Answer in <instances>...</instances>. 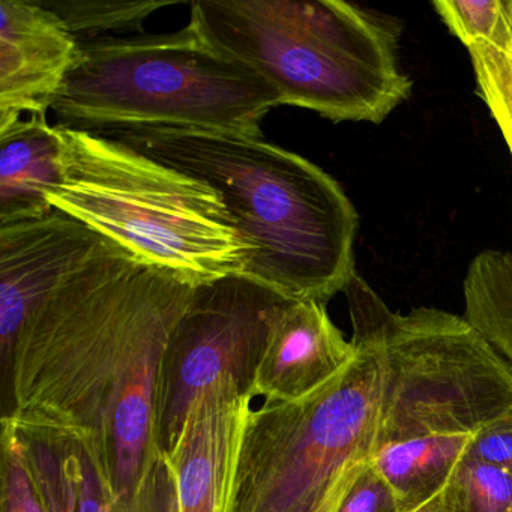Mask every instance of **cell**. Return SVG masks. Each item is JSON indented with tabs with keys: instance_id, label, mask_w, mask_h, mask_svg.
I'll return each mask as SVG.
<instances>
[{
	"instance_id": "11",
	"label": "cell",
	"mask_w": 512,
	"mask_h": 512,
	"mask_svg": "<svg viewBox=\"0 0 512 512\" xmlns=\"http://www.w3.org/2000/svg\"><path fill=\"white\" fill-rule=\"evenodd\" d=\"M79 40L44 2L0 0V128L47 116L79 53Z\"/></svg>"
},
{
	"instance_id": "6",
	"label": "cell",
	"mask_w": 512,
	"mask_h": 512,
	"mask_svg": "<svg viewBox=\"0 0 512 512\" xmlns=\"http://www.w3.org/2000/svg\"><path fill=\"white\" fill-rule=\"evenodd\" d=\"M344 295L352 334L374 347L382 365L376 448L476 434L512 415V368L466 317L433 307L392 311L358 274Z\"/></svg>"
},
{
	"instance_id": "14",
	"label": "cell",
	"mask_w": 512,
	"mask_h": 512,
	"mask_svg": "<svg viewBox=\"0 0 512 512\" xmlns=\"http://www.w3.org/2000/svg\"><path fill=\"white\" fill-rule=\"evenodd\" d=\"M475 434H428L377 446L370 461L394 490L401 511L413 512L448 485Z\"/></svg>"
},
{
	"instance_id": "19",
	"label": "cell",
	"mask_w": 512,
	"mask_h": 512,
	"mask_svg": "<svg viewBox=\"0 0 512 512\" xmlns=\"http://www.w3.org/2000/svg\"><path fill=\"white\" fill-rule=\"evenodd\" d=\"M451 512H512V475L464 455L446 485Z\"/></svg>"
},
{
	"instance_id": "5",
	"label": "cell",
	"mask_w": 512,
	"mask_h": 512,
	"mask_svg": "<svg viewBox=\"0 0 512 512\" xmlns=\"http://www.w3.org/2000/svg\"><path fill=\"white\" fill-rule=\"evenodd\" d=\"M280 95L197 29L80 43L53 104L56 125L104 133L169 127L263 137Z\"/></svg>"
},
{
	"instance_id": "2",
	"label": "cell",
	"mask_w": 512,
	"mask_h": 512,
	"mask_svg": "<svg viewBox=\"0 0 512 512\" xmlns=\"http://www.w3.org/2000/svg\"><path fill=\"white\" fill-rule=\"evenodd\" d=\"M214 187L250 250L244 274L290 299L325 302L358 272L359 214L340 184L263 137L190 128L104 131Z\"/></svg>"
},
{
	"instance_id": "8",
	"label": "cell",
	"mask_w": 512,
	"mask_h": 512,
	"mask_svg": "<svg viewBox=\"0 0 512 512\" xmlns=\"http://www.w3.org/2000/svg\"><path fill=\"white\" fill-rule=\"evenodd\" d=\"M289 301L245 274L194 286L164 352L157 404L160 454L172 452L194 398L220 377H232L254 398L272 325Z\"/></svg>"
},
{
	"instance_id": "4",
	"label": "cell",
	"mask_w": 512,
	"mask_h": 512,
	"mask_svg": "<svg viewBox=\"0 0 512 512\" xmlns=\"http://www.w3.org/2000/svg\"><path fill=\"white\" fill-rule=\"evenodd\" d=\"M55 128L53 209L191 286L244 274L250 250L214 187L101 134Z\"/></svg>"
},
{
	"instance_id": "13",
	"label": "cell",
	"mask_w": 512,
	"mask_h": 512,
	"mask_svg": "<svg viewBox=\"0 0 512 512\" xmlns=\"http://www.w3.org/2000/svg\"><path fill=\"white\" fill-rule=\"evenodd\" d=\"M59 182L61 142L47 116L0 128V226L49 214V196Z\"/></svg>"
},
{
	"instance_id": "18",
	"label": "cell",
	"mask_w": 512,
	"mask_h": 512,
	"mask_svg": "<svg viewBox=\"0 0 512 512\" xmlns=\"http://www.w3.org/2000/svg\"><path fill=\"white\" fill-rule=\"evenodd\" d=\"M58 14L79 43L131 32L145 34L143 23L155 11L170 7L172 2H100V0H61L44 2Z\"/></svg>"
},
{
	"instance_id": "7",
	"label": "cell",
	"mask_w": 512,
	"mask_h": 512,
	"mask_svg": "<svg viewBox=\"0 0 512 512\" xmlns=\"http://www.w3.org/2000/svg\"><path fill=\"white\" fill-rule=\"evenodd\" d=\"M349 367L302 400L250 413L229 512H295L322 499L377 445L383 377L379 355L352 334Z\"/></svg>"
},
{
	"instance_id": "10",
	"label": "cell",
	"mask_w": 512,
	"mask_h": 512,
	"mask_svg": "<svg viewBox=\"0 0 512 512\" xmlns=\"http://www.w3.org/2000/svg\"><path fill=\"white\" fill-rule=\"evenodd\" d=\"M104 239L53 209L34 220L0 226V370L10 379L17 340L31 314Z\"/></svg>"
},
{
	"instance_id": "15",
	"label": "cell",
	"mask_w": 512,
	"mask_h": 512,
	"mask_svg": "<svg viewBox=\"0 0 512 512\" xmlns=\"http://www.w3.org/2000/svg\"><path fill=\"white\" fill-rule=\"evenodd\" d=\"M463 298V316L512 368V248H490L473 257Z\"/></svg>"
},
{
	"instance_id": "24",
	"label": "cell",
	"mask_w": 512,
	"mask_h": 512,
	"mask_svg": "<svg viewBox=\"0 0 512 512\" xmlns=\"http://www.w3.org/2000/svg\"><path fill=\"white\" fill-rule=\"evenodd\" d=\"M76 446L79 512H112V497L107 494L97 469L83 446L79 442Z\"/></svg>"
},
{
	"instance_id": "20",
	"label": "cell",
	"mask_w": 512,
	"mask_h": 512,
	"mask_svg": "<svg viewBox=\"0 0 512 512\" xmlns=\"http://www.w3.org/2000/svg\"><path fill=\"white\" fill-rule=\"evenodd\" d=\"M476 92L499 127L512 157V58L485 46L467 49Z\"/></svg>"
},
{
	"instance_id": "3",
	"label": "cell",
	"mask_w": 512,
	"mask_h": 512,
	"mask_svg": "<svg viewBox=\"0 0 512 512\" xmlns=\"http://www.w3.org/2000/svg\"><path fill=\"white\" fill-rule=\"evenodd\" d=\"M190 25L262 77L281 106L379 125L409 100L400 20L343 0H199Z\"/></svg>"
},
{
	"instance_id": "21",
	"label": "cell",
	"mask_w": 512,
	"mask_h": 512,
	"mask_svg": "<svg viewBox=\"0 0 512 512\" xmlns=\"http://www.w3.org/2000/svg\"><path fill=\"white\" fill-rule=\"evenodd\" d=\"M0 455V512H46L19 431L8 418H2Z\"/></svg>"
},
{
	"instance_id": "1",
	"label": "cell",
	"mask_w": 512,
	"mask_h": 512,
	"mask_svg": "<svg viewBox=\"0 0 512 512\" xmlns=\"http://www.w3.org/2000/svg\"><path fill=\"white\" fill-rule=\"evenodd\" d=\"M193 290L104 239L23 326L2 418L76 440L113 502L133 497L160 455L164 352Z\"/></svg>"
},
{
	"instance_id": "23",
	"label": "cell",
	"mask_w": 512,
	"mask_h": 512,
	"mask_svg": "<svg viewBox=\"0 0 512 512\" xmlns=\"http://www.w3.org/2000/svg\"><path fill=\"white\" fill-rule=\"evenodd\" d=\"M466 455L500 467L512 475V415L478 431L473 436Z\"/></svg>"
},
{
	"instance_id": "16",
	"label": "cell",
	"mask_w": 512,
	"mask_h": 512,
	"mask_svg": "<svg viewBox=\"0 0 512 512\" xmlns=\"http://www.w3.org/2000/svg\"><path fill=\"white\" fill-rule=\"evenodd\" d=\"M11 422L19 431L46 512H79L76 440L50 428Z\"/></svg>"
},
{
	"instance_id": "25",
	"label": "cell",
	"mask_w": 512,
	"mask_h": 512,
	"mask_svg": "<svg viewBox=\"0 0 512 512\" xmlns=\"http://www.w3.org/2000/svg\"><path fill=\"white\" fill-rule=\"evenodd\" d=\"M364 467L362 466L356 467V469L350 470L349 473L343 476L322 499L317 500V502L311 503V505L304 506V508H299L298 511L295 512H335L337 511L338 505H340L341 499H343L344 494H346L347 488L352 484L353 479L358 475L359 470Z\"/></svg>"
},
{
	"instance_id": "12",
	"label": "cell",
	"mask_w": 512,
	"mask_h": 512,
	"mask_svg": "<svg viewBox=\"0 0 512 512\" xmlns=\"http://www.w3.org/2000/svg\"><path fill=\"white\" fill-rule=\"evenodd\" d=\"M353 358L352 340L332 322L325 302L290 299L272 325L254 398L265 403L302 400L340 376Z\"/></svg>"
},
{
	"instance_id": "26",
	"label": "cell",
	"mask_w": 512,
	"mask_h": 512,
	"mask_svg": "<svg viewBox=\"0 0 512 512\" xmlns=\"http://www.w3.org/2000/svg\"><path fill=\"white\" fill-rule=\"evenodd\" d=\"M413 512H451L446 487L443 488L437 496H434L430 502L425 503L424 506H421V508H418Z\"/></svg>"
},
{
	"instance_id": "22",
	"label": "cell",
	"mask_w": 512,
	"mask_h": 512,
	"mask_svg": "<svg viewBox=\"0 0 512 512\" xmlns=\"http://www.w3.org/2000/svg\"><path fill=\"white\" fill-rule=\"evenodd\" d=\"M335 512H403L394 490L371 461L353 479Z\"/></svg>"
},
{
	"instance_id": "9",
	"label": "cell",
	"mask_w": 512,
	"mask_h": 512,
	"mask_svg": "<svg viewBox=\"0 0 512 512\" xmlns=\"http://www.w3.org/2000/svg\"><path fill=\"white\" fill-rule=\"evenodd\" d=\"M253 400L229 376L203 389L175 448L158 455L133 497L112 500V512H229Z\"/></svg>"
},
{
	"instance_id": "17",
	"label": "cell",
	"mask_w": 512,
	"mask_h": 512,
	"mask_svg": "<svg viewBox=\"0 0 512 512\" xmlns=\"http://www.w3.org/2000/svg\"><path fill=\"white\" fill-rule=\"evenodd\" d=\"M431 7L466 49L485 46L512 58V0H436Z\"/></svg>"
}]
</instances>
